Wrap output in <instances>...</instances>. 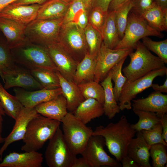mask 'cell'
Masks as SVG:
<instances>
[{
  "label": "cell",
  "instance_id": "obj_1",
  "mask_svg": "<svg viewBox=\"0 0 167 167\" xmlns=\"http://www.w3.org/2000/svg\"><path fill=\"white\" fill-rule=\"evenodd\" d=\"M136 133L123 115L116 123L111 122L105 126H97L93 131L92 135L102 136L110 153L120 162L127 154L128 146Z\"/></svg>",
  "mask_w": 167,
  "mask_h": 167
},
{
  "label": "cell",
  "instance_id": "obj_2",
  "mask_svg": "<svg viewBox=\"0 0 167 167\" xmlns=\"http://www.w3.org/2000/svg\"><path fill=\"white\" fill-rule=\"evenodd\" d=\"M61 122L38 113L29 123L23 139L21 150L24 152L37 151L54 135Z\"/></svg>",
  "mask_w": 167,
  "mask_h": 167
},
{
  "label": "cell",
  "instance_id": "obj_3",
  "mask_svg": "<svg viewBox=\"0 0 167 167\" xmlns=\"http://www.w3.org/2000/svg\"><path fill=\"white\" fill-rule=\"evenodd\" d=\"M11 51L15 63L30 70L41 68L57 71L46 47L28 40L11 49Z\"/></svg>",
  "mask_w": 167,
  "mask_h": 167
},
{
  "label": "cell",
  "instance_id": "obj_4",
  "mask_svg": "<svg viewBox=\"0 0 167 167\" xmlns=\"http://www.w3.org/2000/svg\"><path fill=\"white\" fill-rule=\"evenodd\" d=\"M136 50L130 53L129 64L122 70L128 82L133 81L151 72L161 68L165 63L158 56L153 54L139 41Z\"/></svg>",
  "mask_w": 167,
  "mask_h": 167
},
{
  "label": "cell",
  "instance_id": "obj_5",
  "mask_svg": "<svg viewBox=\"0 0 167 167\" xmlns=\"http://www.w3.org/2000/svg\"><path fill=\"white\" fill-rule=\"evenodd\" d=\"M61 122L63 136L68 147L75 155L80 154L92 135L93 131L69 112Z\"/></svg>",
  "mask_w": 167,
  "mask_h": 167
},
{
  "label": "cell",
  "instance_id": "obj_6",
  "mask_svg": "<svg viewBox=\"0 0 167 167\" xmlns=\"http://www.w3.org/2000/svg\"><path fill=\"white\" fill-rule=\"evenodd\" d=\"M149 36L161 38L164 35L151 26L141 16L130 11L123 36L114 49H135L139 40Z\"/></svg>",
  "mask_w": 167,
  "mask_h": 167
},
{
  "label": "cell",
  "instance_id": "obj_7",
  "mask_svg": "<svg viewBox=\"0 0 167 167\" xmlns=\"http://www.w3.org/2000/svg\"><path fill=\"white\" fill-rule=\"evenodd\" d=\"M63 18L55 19H36L26 26L25 35L31 42L46 47L58 42Z\"/></svg>",
  "mask_w": 167,
  "mask_h": 167
},
{
  "label": "cell",
  "instance_id": "obj_8",
  "mask_svg": "<svg viewBox=\"0 0 167 167\" xmlns=\"http://www.w3.org/2000/svg\"><path fill=\"white\" fill-rule=\"evenodd\" d=\"M58 42L77 63L88 52L84 29L75 23H63Z\"/></svg>",
  "mask_w": 167,
  "mask_h": 167
},
{
  "label": "cell",
  "instance_id": "obj_9",
  "mask_svg": "<svg viewBox=\"0 0 167 167\" xmlns=\"http://www.w3.org/2000/svg\"><path fill=\"white\" fill-rule=\"evenodd\" d=\"M49 141L45 155L47 165L49 167H72L76 156L68 147L60 126Z\"/></svg>",
  "mask_w": 167,
  "mask_h": 167
},
{
  "label": "cell",
  "instance_id": "obj_10",
  "mask_svg": "<svg viewBox=\"0 0 167 167\" xmlns=\"http://www.w3.org/2000/svg\"><path fill=\"white\" fill-rule=\"evenodd\" d=\"M167 75V68L165 66L153 71L144 76L133 81H126L122 88L119 99L121 110L132 108L131 101L139 93L151 87L154 79L158 76H164Z\"/></svg>",
  "mask_w": 167,
  "mask_h": 167
},
{
  "label": "cell",
  "instance_id": "obj_11",
  "mask_svg": "<svg viewBox=\"0 0 167 167\" xmlns=\"http://www.w3.org/2000/svg\"><path fill=\"white\" fill-rule=\"evenodd\" d=\"M105 140L101 136L92 135L80 154L91 167H122L120 162L110 156L104 150Z\"/></svg>",
  "mask_w": 167,
  "mask_h": 167
},
{
  "label": "cell",
  "instance_id": "obj_12",
  "mask_svg": "<svg viewBox=\"0 0 167 167\" xmlns=\"http://www.w3.org/2000/svg\"><path fill=\"white\" fill-rule=\"evenodd\" d=\"M132 49H111L102 42L96 58L94 80L102 81L113 67L133 52Z\"/></svg>",
  "mask_w": 167,
  "mask_h": 167
},
{
  "label": "cell",
  "instance_id": "obj_13",
  "mask_svg": "<svg viewBox=\"0 0 167 167\" xmlns=\"http://www.w3.org/2000/svg\"><path fill=\"white\" fill-rule=\"evenodd\" d=\"M6 90L12 88L36 90L43 88L31 73L29 70L16 64L11 69L5 72L2 79Z\"/></svg>",
  "mask_w": 167,
  "mask_h": 167
},
{
  "label": "cell",
  "instance_id": "obj_14",
  "mask_svg": "<svg viewBox=\"0 0 167 167\" xmlns=\"http://www.w3.org/2000/svg\"><path fill=\"white\" fill-rule=\"evenodd\" d=\"M46 47L57 71L66 79L73 81L78 63L59 43H53Z\"/></svg>",
  "mask_w": 167,
  "mask_h": 167
},
{
  "label": "cell",
  "instance_id": "obj_15",
  "mask_svg": "<svg viewBox=\"0 0 167 167\" xmlns=\"http://www.w3.org/2000/svg\"><path fill=\"white\" fill-rule=\"evenodd\" d=\"M38 114L35 108L23 107L19 115L15 120V124L12 131L4 138V144L0 148V161L2 160L4 152L10 144L15 142L23 140L29 123Z\"/></svg>",
  "mask_w": 167,
  "mask_h": 167
},
{
  "label": "cell",
  "instance_id": "obj_16",
  "mask_svg": "<svg viewBox=\"0 0 167 167\" xmlns=\"http://www.w3.org/2000/svg\"><path fill=\"white\" fill-rule=\"evenodd\" d=\"M13 91L15 96L22 105L28 108H35L38 105L52 100L62 94L60 87L54 89L43 88L32 91L16 87Z\"/></svg>",
  "mask_w": 167,
  "mask_h": 167
},
{
  "label": "cell",
  "instance_id": "obj_17",
  "mask_svg": "<svg viewBox=\"0 0 167 167\" xmlns=\"http://www.w3.org/2000/svg\"><path fill=\"white\" fill-rule=\"evenodd\" d=\"M41 5L11 4L0 12V17L9 19L26 25L36 19Z\"/></svg>",
  "mask_w": 167,
  "mask_h": 167
},
{
  "label": "cell",
  "instance_id": "obj_18",
  "mask_svg": "<svg viewBox=\"0 0 167 167\" xmlns=\"http://www.w3.org/2000/svg\"><path fill=\"white\" fill-rule=\"evenodd\" d=\"M133 109L155 113L160 118L167 113V95L155 91L144 98L133 100Z\"/></svg>",
  "mask_w": 167,
  "mask_h": 167
},
{
  "label": "cell",
  "instance_id": "obj_19",
  "mask_svg": "<svg viewBox=\"0 0 167 167\" xmlns=\"http://www.w3.org/2000/svg\"><path fill=\"white\" fill-rule=\"evenodd\" d=\"M42 154L37 151L12 152L7 155L0 163V167H41Z\"/></svg>",
  "mask_w": 167,
  "mask_h": 167
},
{
  "label": "cell",
  "instance_id": "obj_20",
  "mask_svg": "<svg viewBox=\"0 0 167 167\" xmlns=\"http://www.w3.org/2000/svg\"><path fill=\"white\" fill-rule=\"evenodd\" d=\"M26 26L12 20L0 17V30L11 49L28 40L25 35Z\"/></svg>",
  "mask_w": 167,
  "mask_h": 167
},
{
  "label": "cell",
  "instance_id": "obj_21",
  "mask_svg": "<svg viewBox=\"0 0 167 167\" xmlns=\"http://www.w3.org/2000/svg\"><path fill=\"white\" fill-rule=\"evenodd\" d=\"M136 133V137L132 139L128 146L127 155L141 167H151L149 162L151 146L146 142L141 131Z\"/></svg>",
  "mask_w": 167,
  "mask_h": 167
},
{
  "label": "cell",
  "instance_id": "obj_22",
  "mask_svg": "<svg viewBox=\"0 0 167 167\" xmlns=\"http://www.w3.org/2000/svg\"><path fill=\"white\" fill-rule=\"evenodd\" d=\"M35 108L38 113L61 122L68 112L66 99L62 94L38 105Z\"/></svg>",
  "mask_w": 167,
  "mask_h": 167
},
{
  "label": "cell",
  "instance_id": "obj_23",
  "mask_svg": "<svg viewBox=\"0 0 167 167\" xmlns=\"http://www.w3.org/2000/svg\"><path fill=\"white\" fill-rule=\"evenodd\" d=\"M56 72L59 79L62 94L66 101L67 110L73 113L85 99L77 84L73 81L66 79L58 71Z\"/></svg>",
  "mask_w": 167,
  "mask_h": 167
},
{
  "label": "cell",
  "instance_id": "obj_24",
  "mask_svg": "<svg viewBox=\"0 0 167 167\" xmlns=\"http://www.w3.org/2000/svg\"><path fill=\"white\" fill-rule=\"evenodd\" d=\"M73 113L86 125L92 120L99 118L104 114L103 105L94 99H85Z\"/></svg>",
  "mask_w": 167,
  "mask_h": 167
},
{
  "label": "cell",
  "instance_id": "obj_25",
  "mask_svg": "<svg viewBox=\"0 0 167 167\" xmlns=\"http://www.w3.org/2000/svg\"><path fill=\"white\" fill-rule=\"evenodd\" d=\"M70 3L63 0H49L41 5L36 19H63Z\"/></svg>",
  "mask_w": 167,
  "mask_h": 167
},
{
  "label": "cell",
  "instance_id": "obj_26",
  "mask_svg": "<svg viewBox=\"0 0 167 167\" xmlns=\"http://www.w3.org/2000/svg\"><path fill=\"white\" fill-rule=\"evenodd\" d=\"M96 58L88 53L78 63L73 81L77 85L94 80Z\"/></svg>",
  "mask_w": 167,
  "mask_h": 167
},
{
  "label": "cell",
  "instance_id": "obj_27",
  "mask_svg": "<svg viewBox=\"0 0 167 167\" xmlns=\"http://www.w3.org/2000/svg\"><path fill=\"white\" fill-rule=\"evenodd\" d=\"M140 16L158 31H167V9H162L155 2Z\"/></svg>",
  "mask_w": 167,
  "mask_h": 167
},
{
  "label": "cell",
  "instance_id": "obj_28",
  "mask_svg": "<svg viewBox=\"0 0 167 167\" xmlns=\"http://www.w3.org/2000/svg\"><path fill=\"white\" fill-rule=\"evenodd\" d=\"M101 84L103 87L104 92V114L109 119H111L117 114L119 113L121 110L114 95L110 71L105 78L101 82Z\"/></svg>",
  "mask_w": 167,
  "mask_h": 167
},
{
  "label": "cell",
  "instance_id": "obj_29",
  "mask_svg": "<svg viewBox=\"0 0 167 167\" xmlns=\"http://www.w3.org/2000/svg\"><path fill=\"white\" fill-rule=\"evenodd\" d=\"M101 35L103 44L111 49H114L121 40L115 21V11H108Z\"/></svg>",
  "mask_w": 167,
  "mask_h": 167
},
{
  "label": "cell",
  "instance_id": "obj_30",
  "mask_svg": "<svg viewBox=\"0 0 167 167\" xmlns=\"http://www.w3.org/2000/svg\"><path fill=\"white\" fill-rule=\"evenodd\" d=\"M0 103L5 113L15 120L23 106L17 97L9 93L1 83Z\"/></svg>",
  "mask_w": 167,
  "mask_h": 167
},
{
  "label": "cell",
  "instance_id": "obj_31",
  "mask_svg": "<svg viewBox=\"0 0 167 167\" xmlns=\"http://www.w3.org/2000/svg\"><path fill=\"white\" fill-rule=\"evenodd\" d=\"M30 71L32 75L43 88L54 89L60 88L56 71L41 68Z\"/></svg>",
  "mask_w": 167,
  "mask_h": 167
},
{
  "label": "cell",
  "instance_id": "obj_32",
  "mask_svg": "<svg viewBox=\"0 0 167 167\" xmlns=\"http://www.w3.org/2000/svg\"><path fill=\"white\" fill-rule=\"evenodd\" d=\"M133 111L139 118L136 123L131 124L132 128L136 132L150 129L160 122V118L155 113L134 109Z\"/></svg>",
  "mask_w": 167,
  "mask_h": 167
},
{
  "label": "cell",
  "instance_id": "obj_33",
  "mask_svg": "<svg viewBox=\"0 0 167 167\" xmlns=\"http://www.w3.org/2000/svg\"><path fill=\"white\" fill-rule=\"evenodd\" d=\"M84 31L88 53L91 56L96 57L102 42V35L88 23Z\"/></svg>",
  "mask_w": 167,
  "mask_h": 167
},
{
  "label": "cell",
  "instance_id": "obj_34",
  "mask_svg": "<svg viewBox=\"0 0 167 167\" xmlns=\"http://www.w3.org/2000/svg\"><path fill=\"white\" fill-rule=\"evenodd\" d=\"M77 85L85 99H94L103 105L104 102V89L99 83L93 80Z\"/></svg>",
  "mask_w": 167,
  "mask_h": 167
},
{
  "label": "cell",
  "instance_id": "obj_35",
  "mask_svg": "<svg viewBox=\"0 0 167 167\" xmlns=\"http://www.w3.org/2000/svg\"><path fill=\"white\" fill-rule=\"evenodd\" d=\"M127 57H125L114 65L110 71L111 78L114 82L113 88L114 95L116 100L118 101L122 88L127 81L126 78L122 73V68Z\"/></svg>",
  "mask_w": 167,
  "mask_h": 167
},
{
  "label": "cell",
  "instance_id": "obj_36",
  "mask_svg": "<svg viewBox=\"0 0 167 167\" xmlns=\"http://www.w3.org/2000/svg\"><path fill=\"white\" fill-rule=\"evenodd\" d=\"M11 49L6 39L0 38V77L2 79L3 74L15 65Z\"/></svg>",
  "mask_w": 167,
  "mask_h": 167
},
{
  "label": "cell",
  "instance_id": "obj_37",
  "mask_svg": "<svg viewBox=\"0 0 167 167\" xmlns=\"http://www.w3.org/2000/svg\"><path fill=\"white\" fill-rule=\"evenodd\" d=\"M133 6L131 0L115 11V21L120 39L123 36L126 26L128 15Z\"/></svg>",
  "mask_w": 167,
  "mask_h": 167
},
{
  "label": "cell",
  "instance_id": "obj_38",
  "mask_svg": "<svg viewBox=\"0 0 167 167\" xmlns=\"http://www.w3.org/2000/svg\"><path fill=\"white\" fill-rule=\"evenodd\" d=\"M142 39V43L149 51L156 54L165 64L167 63V39L155 41L147 36Z\"/></svg>",
  "mask_w": 167,
  "mask_h": 167
},
{
  "label": "cell",
  "instance_id": "obj_39",
  "mask_svg": "<svg viewBox=\"0 0 167 167\" xmlns=\"http://www.w3.org/2000/svg\"><path fill=\"white\" fill-rule=\"evenodd\" d=\"M167 145L158 143L151 146L150 156L153 167H164L167 162Z\"/></svg>",
  "mask_w": 167,
  "mask_h": 167
},
{
  "label": "cell",
  "instance_id": "obj_40",
  "mask_svg": "<svg viewBox=\"0 0 167 167\" xmlns=\"http://www.w3.org/2000/svg\"><path fill=\"white\" fill-rule=\"evenodd\" d=\"M86 10H87L82 0H73L69 4L63 18V23L74 22L76 24L80 16Z\"/></svg>",
  "mask_w": 167,
  "mask_h": 167
},
{
  "label": "cell",
  "instance_id": "obj_41",
  "mask_svg": "<svg viewBox=\"0 0 167 167\" xmlns=\"http://www.w3.org/2000/svg\"><path fill=\"white\" fill-rule=\"evenodd\" d=\"M144 139L150 146L161 143L167 146L162 136V128L160 122L149 130L141 131Z\"/></svg>",
  "mask_w": 167,
  "mask_h": 167
},
{
  "label": "cell",
  "instance_id": "obj_42",
  "mask_svg": "<svg viewBox=\"0 0 167 167\" xmlns=\"http://www.w3.org/2000/svg\"><path fill=\"white\" fill-rule=\"evenodd\" d=\"M108 13L98 7L92 8L89 12L88 23L101 35Z\"/></svg>",
  "mask_w": 167,
  "mask_h": 167
},
{
  "label": "cell",
  "instance_id": "obj_43",
  "mask_svg": "<svg viewBox=\"0 0 167 167\" xmlns=\"http://www.w3.org/2000/svg\"><path fill=\"white\" fill-rule=\"evenodd\" d=\"M133 6L131 11L140 15L155 2L154 0H132Z\"/></svg>",
  "mask_w": 167,
  "mask_h": 167
},
{
  "label": "cell",
  "instance_id": "obj_44",
  "mask_svg": "<svg viewBox=\"0 0 167 167\" xmlns=\"http://www.w3.org/2000/svg\"><path fill=\"white\" fill-rule=\"evenodd\" d=\"M112 0H93L92 8L98 7L105 11L108 12L109 5Z\"/></svg>",
  "mask_w": 167,
  "mask_h": 167
},
{
  "label": "cell",
  "instance_id": "obj_45",
  "mask_svg": "<svg viewBox=\"0 0 167 167\" xmlns=\"http://www.w3.org/2000/svg\"><path fill=\"white\" fill-rule=\"evenodd\" d=\"M120 162L123 167H141L138 164L127 154L122 159Z\"/></svg>",
  "mask_w": 167,
  "mask_h": 167
},
{
  "label": "cell",
  "instance_id": "obj_46",
  "mask_svg": "<svg viewBox=\"0 0 167 167\" xmlns=\"http://www.w3.org/2000/svg\"><path fill=\"white\" fill-rule=\"evenodd\" d=\"M131 0H112L108 9V11H116L121 6Z\"/></svg>",
  "mask_w": 167,
  "mask_h": 167
},
{
  "label": "cell",
  "instance_id": "obj_47",
  "mask_svg": "<svg viewBox=\"0 0 167 167\" xmlns=\"http://www.w3.org/2000/svg\"><path fill=\"white\" fill-rule=\"evenodd\" d=\"M89 11L88 10H85L80 16L76 23L83 29H84L88 23Z\"/></svg>",
  "mask_w": 167,
  "mask_h": 167
},
{
  "label": "cell",
  "instance_id": "obj_48",
  "mask_svg": "<svg viewBox=\"0 0 167 167\" xmlns=\"http://www.w3.org/2000/svg\"><path fill=\"white\" fill-rule=\"evenodd\" d=\"M49 0H18L13 3L15 5L38 4L42 5Z\"/></svg>",
  "mask_w": 167,
  "mask_h": 167
},
{
  "label": "cell",
  "instance_id": "obj_49",
  "mask_svg": "<svg viewBox=\"0 0 167 167\" xmlns=\"http://www.w3.org/2000/svg\"><path fill=\"white\" fill-rule=\"evenodd\" d=\"M160 122L162 128L163 137L167 143V115L165 114L160 118Z\"/></svg>",
  "mask_w": 167,
  "mask_h": 167
},
{
  "label": "cell",
  "instance_id": "obj_50",
  "mask_svg": "<svg viewBox=\"0 0 167 167\" xmlns=\"http://www.w3.org/2000/svg\"><path fill=\"white\" fill-rule=\"evenodd\" d=\"M72 167H91L86 160L83 157L77 158L76 157Z\"/></svg>",
  "mask_w": 167,
  "mask_h": 167
},
{
  "label": "cell",
  "instance_id": "obj_51",
  "mask_svg": "<svg viewBox=\"0 0 167 167\" xmlns=\"http://www.w3.org/2000/svg\"><path fill=\"white\" fill-rule=\"evenodd\" d=\"M151 87L155 91L167 93V78H166L164 84L161 85L158 84H152Z\"/></svg>",
  "mask_w": 167,
  "mask_h": 167
},
{
  "label": "cell",
  "instance_id": "obj_52",
  "mask_svg": "<svg viewBox=\"0 0 167 167\" xmlns=\"http://www.w3.org/2000/svg\"><path fill=\"white\" fill-rule=\"evenodd\" d=\"M18 0H0V12L5 7Z\"/></svg>",
  "mask_w": 167,
  "mask_h": 167
},
{
  "label": "cell",
  "instance_id": "obj_53",
  "mask_svg": "<svg viewBox=\"0 0 167 167\" xmlns=\"http://www.w3.org/2000/svg\"><path fill=\"white\" fill-rule=\"evenodd\" d=\"M154 1L162 9H167V0H154Z\"/></svg>",
  "mask_w": 167,
  "mask_h": 167
},
{
  "label": "cell",
  "instance_id": "obj_54",
  "mask_svg": "<svg viewBox=\"0 0 167 167\" xmlns=\"http://www.w3.org/2000/svg\"><path fill=\"white\" fill-rule=\"evenodd\" d=\"M87 9L89 11L92 8L93 0H82Z\"/></svg>",
  "mask_w": 167,
  "mask_h": 167
},
{
  "label": "cell",
  "instance_id": "obj_55",
  "mask_svg": "<svg viewBox=\"0 0 167 167\" xmlns=\"http://www.w3.org/2000/svg\"><path fill=\"white\" fill-rule=\"evenodd\" d=\"M5 113L0 103V117L5 116Z\"/></svg>",
  "mask_w": 167,
  "mask_h": 167
},
{
  "label": "cell",
  "instance_id": "obj_56",
  "mask_svg": "<svg viewBox=\"0 0 167 167\" xmlns=\"http://www.w3.org/2000/svg\"><path fill=\"white\" fill-rule=\"evenodd\" d=\"M63 0L65 1L66 2H68L70 3L72 1H73V0Z\"/></svg>",
  "mask_w": 167,
  "mask_h": 167
}]
</instances>
